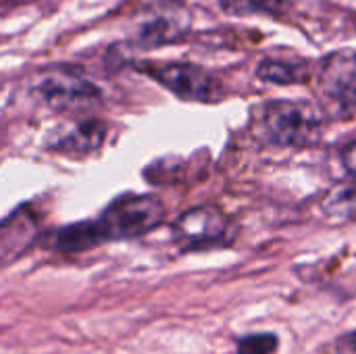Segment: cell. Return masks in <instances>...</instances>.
Returning <instances> with one entry per match:
<instances>
[{
	"label": "cell",
	"instance_id": "cell-1",
	"mask_svg": "<svg viewBox=\"0 0 356 354\" xmlns=\"http://www.w3.org/2000/svg\"><path fill=\"white\" fill-rule=\"evenodd\" d=\"M167 209L150 194H125L115 198L98 219L81 221L58 230L56 248L60 252H83L104 242L140 238L165 221Z\"/></svg>",
	"mask_w": 356,
	"mask_h": 354
},
{
	"label": "cell",
	"instance_id": "cell-2",
	"mask_svg": "<svg viewBox=\"0 0 356 354\" xmlns=\"http://www.w3.org/2000/svg\"><path fill=\"white\" fill-rule=\"evenodd\" d=\"M325 115L309 100H271L261 106L259 136L277 148H305L319 142Z\"/></svg>",
	"mask_w": 356,
	"mask_h": 354
},
{
	"label": "cell",
	"instance_id": "cell-3",
	"mask_svg": "<svg viewBox=\"0 0 356 354\" xmlns=\"http://www.w3.org/2000/svg\"><path fill=\"white\" fill-rule=\"evenodd\" d=\"M136 71L148 75L171 94L188 102L213 104L223 98V83L207 69L192 63H136Z\"/></svg>",
	"mask_w": 356,
	"mask_h": 354
},
{
	"label": "cell",
	"instance_id": "cell-4",
	"mask_svg": "<svg viewBox=\"0 0 356 354\" xmlns=\"http://www.w3.org/2000/svg\"><path fill=\"white\" fill-rule=\"evenodd\" d=\"M192 10L177 0H159L142 8L134 19L131 40L142 48H159L175 44L192 29Z\"/></svg>",
	"mask_w": 356,
	"mask_h": 354
},
{
	"label": "cell",
	"instance_id": "cell-5",
	"mask_svg": "<svg viewBox=\"0 0 356 354\" xmlns=\"http://www.w3.org/2000/svg\"><path fill=\"white\" fill-rule=\"evenodd\" d=\"M35 92L56 111H81L100 100V90L71 69H50L35 79Z\"/></svg>",
	"mask_w": 356,
	"mask_h": 354
},
{
	"label": "cell",
	"instance_id": "cell-6",
	"mask_svg": "<svg viewBox=\"0 0 356 354\" xmlns=\"http://www.w3.org/2000/svg\"><path fill=\"white\" fill-rule=\"evenodd\" d=\"M173 238L184 250H200L225 244L229 238V219L211 204L181 213L173 227Z\"/></svg>",
	"mask_w": 356,
	"mask_h": 354
},
{
	"label": "cell",
	"instance_id": "cell-7",
	"mask_svg": "<svg viewBox=\"0 0 356 354\" xmlns=\"http://www.w3.org/2000/svg\"><path fill=\"white\" fill-rule=\"evenodd\" d=\"M321 92L346 111H356V52L340 50L321 69Z\"/></svg>",
	"mask_w": 356,
	"mask_h": 354
},
{
	"label": "cell",
	"instance_id": "cell-8",
	"mask_svg": "<svg viewBox=\"0 0 356 354\" xmlns=\"http://www.w3.org/2000/svg\"><path fill=\"white\" fill-rule=\"evenodd\" d=\"M106 140V123L100 119H81L52 134L48 148L60 154H90L102 148Z\"/></svg>",
	"mask_w": 356,
	"mask_h": 354
},
{
	"label": "cell",
	"instance_id": "cell-9",
	"mask_svg": "<svg viewBox=\"0 0 356 354\" xmlns=\"http://www.w3.org/2000/svg\"><path fill=\"white\" fill-rule=\"evenodd\" d=\"M33 223L29 217H8L4 223H0V263L19 257L33 236Z\"/></svg>",
	"mask_w": 356,
	"mask_h": 354
},
{
	"label": "cell",
	"instance_id": "cell-10",
	"mask_svg": "<svg viewBox=\"0 0 356 354\" xmlns=\"http://www.w3.org/2000/svg\"><path fill=\"white\" fill-rule=\"evenodd\" d=\"M257 75L263 81L275 83V86H292V83H302L307 81V67L296 61H282V58H265Z\"/></svg>",
	"mask_w": 356,
	"mask_h": 354
},
{
	"label": "cell",
	"instance_id": "cell-11",
	"mask_svg": "<svg viewBox=\"0 0 356 354\" xmlns=\"http://www.w3.org/2000/svg\"><path fill=\"white\" fill-rule=\"evenodd\" d=\"M229 15H269L282 17L288 13L294 0H217Z\"/></svg>",
	"mask_w": 356,
	"mask_h": 354
},
{
	"label": "cell",
	"instance_id": "cell-12",
	"mask_svg": "<svg viewBox=\"0 0 356 354\" xmlns=\"http://www.w3.org/2000/svg\"><path fill=\"white\" fill-rule=\"evenodd\" d=\"M323 211L330 217L348 219L356 215V177L336 186L323 200Z\"/></svg>",
	"mask_w": 356,
	"mask_h": 354
},
{
	"label": "cell",
	"instance_id": "cell-13",
	"mask_svg": "<svg viewBox=\"0 0 356 354\" xmlns=\"http://www.w3.org/2000/svg\"><path fill=\"white\" fill-rule=\"evenodd\" d=\"M277 351V336L273 334H250L238 342L236 354H273Z\"/></svg>",
	"mask_w": 356,
	"mask_h": 354
},
{
	"label": "cell",
	"instance_id": "cell-14",
	"mask_svg": "<svg viewBox=\"0 0 356 354\" xmlns=\"http://www.w3.org/2000/svg\"><path fill=\"white\" fill-rule=\"evenodd\" d=\"M334 354H356V330L342 336L336 346H334Z\"/></svg>",
	"mask_w": 356,
	"mask_h": 354
},
{
	"label": "cell",
	"instance_id": "cell-15",
	"mask_svg": "<svg viewBox=\"0 0 356 354\" xmlns=\"http://www.w3.org/2000/svg\"><path fill=\"white\" fill-rule=\"evenodd\" d=\"M342 163L350 177H356V140L342 150Z\"/></svg>",
	"mask_w": 356,
	"mask_h": 354
}]
</instances>
